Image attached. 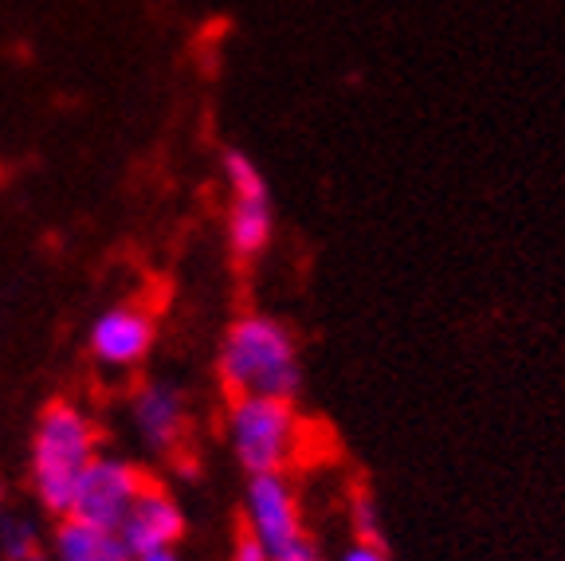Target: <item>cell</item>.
I'll return each mask as SVG.
<instances>
[{
  "label": "cell",
  "mask_w": 565,
  "mask_h": 561,
  "mask_svg": "<svg viewBox=\"0 0 565 561\" xmlns=\"http://www.w3.org/2000/svg\"><path fill=\"white\" fill-rule=\"evenodd\" d=\"M275 212L271 197H252V201H232L228 209V247L239 264H252L271 247Z\"/></svg>",
  "instance_id": "9"
},
{
  "label": "cell",
  "mask_w": 565,
  "mask_h": 561,
  "mask_svg": "<svg viewBox=\"0 0 565 561\" xmlns=\"http://www.w3.org/2000/svg\"><path fill=\"white\" fill-rule=\"evenodd\" d=\"M216 369L232 396H275L295 404L302 389V361L291 326L264 310H247L224 330Z\"/></svg>",
  "instance_id": "1"
},
{
  "label": "cell",
  "mask_w": 565,
  "mask_h": 561,
  "mask_svg": "<svg viewBox=\"0 0 565 561\" xmlns=\"http://www.w3.org/2000/svg\"><path fill=\"white\" fill-rule=\"evenodd\" d=\"M158 342V318L141 303H115L90 322V358L106 369H138Z\"/></svg>",
  "instance_id": "6"
},
{
  "label": "cell",
  "mask_w": 565,
  "mask_h": 561,
  "mask_svg": "<svg viewBox=\"0 0 565 561\" xmlns=\"http://www.w3.org/2000/svg\"><path fill=\"white\" fill-rule=\"evenodd\" d=\"M95 459V424L79 404L52 401L35 421L32 436V487L40 507L67 518L75 483Z\"/></svg>",
  "instance_id": "2"
},
{
  "label": "cell",
  "mask_w": 565,
  "mask_h": 561,
  "mask_svg": "<svg viewBox=\"0 0 565 561\" xmlns=\"http://www.w3.org/2000/svg\"><path fill=\"white\" fill-rule=\"evenodd\" d=\"M55 561H134L118 534L83 527L75 518H63L55 530Z\"/></svg>",
  "instance_id": "10"
},
{
  "label": "cell",
  "mask_w": 565,
  "mask_h": 561,
  "mask_svg": "<svg viewBox=\"0 0 565 561\" xmlns=\"http://www.w3.org/2000/svg\"><path fill=\"white\" fill-rule=\"evenodd\" d=\"M0 553L9 561L40 558V538H35L32 522H24V518H4V522H0Z\"/></svg>",
  "instance_id": "12"
},
{
  "label": "cell",
  "mask_w": 565,
  "mask_h": 561,
  "mask_svg": "<svg viewBox=\"0 0 565 561\" xmlns=\"http://www.w3.org/2000/svg\"><path fill=\"white\" fill-rule=\"evenodd\" d=\"M232 561H271V558H267L264 546H259V542H252L247 534H239L236 550H232Z\"/></svg>",
  "instance_id": "16"
},
{
  "label": "cell",
  "mask_w": 565,
  "mask_h": 561,
  "mask_svg": "<svg viewBox=\"0 0 565 561\" xmlns=\"http://www.w3.org/2000/svg\"><path fill=\"white\" fill-rule=\"evenodd\" d=\"M244 534L252 542L264 546L267 558H275L279 550L295 546L302 534V515H299V495H295L287 475H247L244 491Z\"/></svg>",
  "instance_id": "5"
},
{
  "label": "cell",
  "mask_w": 565,
  "mask_h": 561,
  "mask_svg": "<svg viewBox=\"0 0 565 561\" xmlns=\"http://www.w3.org/2000/svg\"><path fill=\"white\" fill-rule=\"evenodd\" d=\"M134 561H181L173 550H161V553H146V558H134Z\"/></svg>",
  "instance_id": "17"
},
{
  "label": "cell",
  "mask_w": 565,
  "mask_h": 561,
  "mask_svg": "<svg viewBox=\"0 0 565 561\" xmlns=\"http://www.w3.org/2000/svg\"><path fill=\"white\" fill-rule=\"evenodd\" d=\"M134 428H138L141 444L153 452H169L185 440L189 428V401L173 381H150L134 393Z\"/></svg>",
  "instance_id": "8"
},
{
  "label": "cell",
  "mask_w": 565,
  "mask_h": 561,
  "mask_svg": "<svg viewBox=\"0 0 565 561\" xmlns=\"http://www.w3.org/2000/svg\"><path fill=\"white\" fill-rule=\"evenodd\" d=\"M224 432L232 456L247 475H287L302 444V421L295 404L275 396H232Z\"/></svg>",
  "instance_id": "3"
},
{
  "label": "cell",
  "mask_w": 565,
  "mask_h": 561,
  "mask_svg": "<svg viewBox=\"0 0 565 561\" xmlns=\"http://www.w3.org/2000/svg\"><path fill=\"white\" fill-rule=\"evenodd\" d=\"M350 522H353V530H358V542H381V515H377V502L370 499V491L353 495Z\"/></svg>",
  "instance_id": "13"
},
{
  "label": "cell",
  "mask_w": 565,
  "mask_h": 561,
  "mask_svg": "<svg viewBox=\"0 0 565 561\" xmlns=\"http://www.w3.org/2000/svg\"><path fill=\"white\" fill-rule=\"evenodd\" d=\"M271 561H322V553H318V546L310 542V538H299L295 546H287V550H279Z\"/></svg>",
  "instance_id": "14"
},
{
  "label": "cell",
  "mask_w": 565,
  "mask_h": 561,
  "mask_svg": "<svg viewBox=\"0 0 565 561\" xmlns=\"http://www.w3.org/2000/svg\"><path fill=\"white\" fill-rule=\"evenodd\" d=\"M342 561H393V558H388L381 542H353L350 550L342 553Z\"/></svg>",
  "instance_id": "15"
},
{
  "label": "cell",
  "mask_w": 565,
  "mask_h": 561,
  "mask_svg": "<svg viewBox=\"0 0 565 561\" xmlns=\"http://www.w3.org/2000/svg\"><path fill=\"white\" fill-rule=\"evenodd\" d=\"M146 483L150 479H146L130 459L95 456L87 464V472L79 475V483H75L67 518H75V522H83V527L118 534L126 510H130V502L138 499V491L146 487Z\"/></svg>",
  "instance_id": "4"
},
{
  "label": "cell",
  "mask_w": 565,
  "mask_h": 561,
  "mask_svg": "<svg viewBox=\"0 0 565 561\" xmlns=\"http://www.w3.org/2000/svg\"><path fill=\"white\" fill-rule=\"evenodd\" d=\"M185 534V515L177 507V499L158 487V483H146L138 491V499L126 510L122 527H118V542L126 546L130 558H146V553L173 550Z\"/></svg>",
  "instance_id": "7"
},
{
  "label": "cell",
  "mask_w": 565,
  "mask_h": 561,
  "mask_svg": "<svg viewBox=\"0 0 565 561\" xmlns=\"http://www.w3.org/2000/svg\"><path fill=\"white\" fill-rule=\"evenodd\" d=\"M224 169V184H228L232 201H252V197H271V189H267V177L264 169L256 166V161L247 158L244 149H228L221 161Z\"/></svg>",
  "instance_id": "11"
}]
</instances>
